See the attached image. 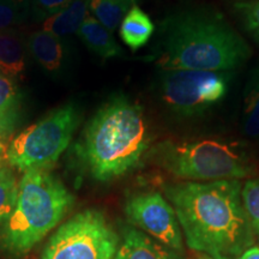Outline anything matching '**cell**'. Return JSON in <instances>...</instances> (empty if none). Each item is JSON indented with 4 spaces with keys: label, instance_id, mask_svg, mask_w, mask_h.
<instances>
[{
    "label": "cell",
    "instance_id": "cell-1",
    "mask_svg": "<svg viewBox=\"0 0 259 259\" xmlns=\"http://www.w3.org/2000/svg\"><path fill=\"white\" fill-rule=\"evenodd\" d=\"M240 180L171 184L164 192L191 250L212 259H240L254 244Z\"/></svg>",
    "mask_w": 259,
    "mask_h": 259
},
{
    "label": "cell",
    "instance_id": "cell-2",
    "mask_svg": "<svg viewBox=\"0 0 259 259\" xmlns=\"http://www.w3.org/2000/svg\"><path fill=\"white\" fill-rule=\"evenodd\" d=\"M157 65L162 71L232 72L244 65L251 50L244 37L218 11L184 9L162 22Z\"/></svg>",
    "mask_w": 259,
    "mask_h": 259
},
{
    "label": "cell",
    "instance_id": "cell-3",
    "mask_svg": "<svg viewBox=\"0 0 259 259\" xmlns=\"http://www.w3.org/2000/svg\"><path fill=\"white\" fill-rule=\"evenodd\" d=\"M149 130L142 107L115 95L90 119L79 155L95 180L111 181L138 166L149 148Z\"/></svg>",
    "mask_w": 259,
    "mask_h": 259
},
{
    "label": "cell",
    "instance_id": "cell-4",
    "mask_svg": "<svg viewBox=\"0 0 259 259\" xmlns=\"http://www.w3.org/2000/svg\"><path fill=\"white\" fill-rule=\"evenodd\" d=\"M73 196L47 169L25 171L11 216L3 227V245L10 253H28L59 225L73 204Z\"/></svg>",
    "mask_w": 259,
    "mask_h": 259
},
{
    "label": "cell",
    "instance_id": "cell-5",
    "mask_svg": "<svg viewBox=\"0 0 259 259\" xmlns=\"http://www.w3.org/2000/svg\"><path fill=\"white\" fill-rule=\"evenodd\" d=\"M155 161L180 179L193 183L239 180L252 171L247 153L222 139L164 141L153 151Z\"/></svg>",
    "mask_w": 259,
    "mask_h": 259
},
{
    "label": "cell",
    "instance_id": "cell-6",
    "mask_svg": "<svg viewBox=\"0 0 259 259\" xmlns=\"http://www.w3.org/2000/svg\"><path fill=\"white\" fill-rule=\"evenodd\" d=\"M79 121L80 112L74 103L54 109L14 138L6 149V161L24 173L30 169H47L69 147Z\"/></svg>",
    "mask_w": 259,
    "mask_h": 259
},
{
    "label": "cell",
    "instance_id": "cell-7",
    "mask_svg": "<svg viewBox=\"0 0 259 259\" xmlns=\"http://www.w3.org/2000/svg\"><path fill=\"white\" fill-rule=\"evenodd\" d=\"M231 73L193 70L162 71L158 82L162 105L176 118L202 116L228 94Z\"/></svg>",
    "mask_w": 259,
    "mask_h": 259
},
{
    "label": "cell",
    "instance_id": "cell-8",
    "mask_svg": "<svg viewBox=\"0 0 259 259\" xmlns=\"http://www.w3.org/2000/svg\"><path fill=\"white\" fill-rule=\"evenodd\" d=\"M119 236L95 209L80 211L61 225L45 246L42 259H114Z\"/></svg>",
    "mask_w": 259,
    "mask_h": 259
},
{
    "label": "cell",
    "instance_id": "cell-9",
    "mask_svg": "<svg viewBox=\"0 0 259 259\" xmlns=\"http://www.w3.org/2000/svg\"><path fill=\"white\" fill-rule=\"evenodd\" d=\"M128 221L168 248L183 250V235L177 213L158 192L136 193L125 204Z\"/></svg>",
    "mask_w": 259,
    "mask_h": 259
},
{
    "label": "cell",
    "instance_id": "cell-10",
    "mask_svg": "<svg viewBox=\"0 0 259 259\" xmlns=\"http://www.w3.org/2000/svg\"><path fill=\"white\" fill-rule=\"evenodd\" d=\"M27 46L35 61L46 72L56 76L63 72L67 58L64 38L41 29L29 35Z\"/></svg>",
    "mask_w": 259,
    "mask_h": 259
},
{
    "label": "cell",
    "instance_id": "cell-11",
    "mask_svg": "<svg viewBox=\"0 0 259 259\" xmlns=\"http://www.w3.org/2000/svg\"><path fill=\"white\" fill-rule=\"evenodd\" d=\"M77 35L94 54L103 60L124 56V51L116 44L112 31L100 23L93 15L87 16Z\"/></svg>",
    "mask_w": 259,
    "mask_h": 259
},
{
    "label": "cell",
    "instance_id": "cell-12",
    "mask_svg": "<svg viewBox=\"0 0 259 259\" xmlns=\"http://www.w3.org/2000/svg\"><path fill=\"white\" fill-rule=\"evenodd\" d=\"M114 259H176V257L143 232L127 228Z\"/></svg>",
    "mask_w": 259,
    "mask_h": 259
},
{
    "label": "cell",
    "instance_id": "cell-13",
    "mask_svg": "<svg viewBox=\"0 0 259 259\" xmlns=\"http://www.w3.org/2000/svg\"><path fill=\"white\" fill-rule=\"evenodd\" d=\"M25 44L16 28L0 30V74L16 79L25 69Z\"/></svg>",
    "mask_w": 259,
    "mask_h": 259
},
{
    "label": "cell",
    "instance_id": "cell-14",
    "mask_svg": "<svg viewBox=\"0 0 259 259\" xmlns=\"http://www.w3.org/2000/svg\"><path fill=\"white\" fill-rule=\"evenodd\" d=\"M22 95L12 79L0 74V141L10 137L19 124Z\"/></svg>",
    "mask_w": 259,
    "mask_h": 259
},
{
    "label": "cell",
    "instance_id": "cell-15",
    "mask_svg": "<svg viewBox=\"0 0 259 259\" xmlns=\"http://www.w3.org/2000/svg\"><path fill=\"white\" fill-rule=\"evenodd\" d=\"M88 15L89 0H72L66 8L45 19L42 29L64 38L77 34Z\"/></svg>",
    "mask_w": 259,
    "mask_h": 259
},
{
    "label": "cell",
    "instance_id": "cell-16",
    "mask_svg": "<svg viewBox=\"0 0 259 259\" xmlns=\"http://www.w3.org/2000/svg\"><path fill=\"white\" fill-rule=\"evenodd\" d=\"M155 25L139 6L135 5L119 25V35L131 51H138L153 36Z\"/></svg>",
    "mask_w": 259,
    "mask_h": 259
},
{
    "label": "cell",
    "instance_id": "cell-17",
    "mask_svg": "<svg viewBox=\"0 0 259 259\" xmlns=\"http://www.w3.org/2000/svg\"><path fill=\"white\" fill-rule=\"evenodd\" d=\"M242 130L251 138L259 137V67L252 71L244 90Z\"/></svg>",
    "mask_w": 259,
    "mask_h": 259
},
{
    "label": "cell",
    "instance_id": "cell-18",
    "mask_svg": "<svg viewBox=\"0 0 259 259\" xmlns=\"http://www.w3.org/2000/svg\"><path fill=\"white\" fill-rule=\"evenodd\" d=\"M137 0H89L92 15L108 30L114 31Z\"/></svg>",
    "mask_w": 259,
    "mask_h": 259
},
{
    "label": "cell",
    "instance_id": "cell-19",
    "mask_svg": "<svg viewBox=\"0 0 259 259\" xmlns=\"http://www.w3.org/2000/svg\"><path fill=\"white\" fill-rule=\"evenodd\" d=\"M18 181L11 168L0 164V226L4 227L14 211L18 194Z\"/></svg>",
    "mask_w": 259,
    "mask_h": 259
},
{
    "label": "cell",
    "instance_id": "cell-20",
    "mask_svg": "<svg viewBox=\"0 0 259 259\" xmlns=\"http://www.w3.org/2000/svg\"><path fill=\"white\" fill-rule=\"evenodd\" d=\"M30 16V0H0V30L23 24Z\"/></svg>",
    "mask_w": 259,
    "mask_h": 259
},
{
    "label": "cell",
    "instance_id": "cell-21",
    "mask_svg": "<svg viewBox=\"0 0 259 259\" xmlns=\"http://www.w3.org/2000/svg\"><path fill=\"white\" fill-rule=\"evenodd\" d=\"M235 14L248 35L259 45V0H241L234 4Z\"/></svg>",
    "mask_w": 259,
    "mask_h": 259
},
{
    "label": "cell",
    "instance_id": "cell-22",
    "mask_svg": "<svg viewBox=\"0 0 259 259\" xmlns=\"http://www.w3.org/2000/svg\"><path fill=\"white\" fill-rule=\"evenodd\" d=\"M241 198L254 234L259 236V178L246 181L241 190Z\"/></svg>",
    "mask_w": 259,
    "mask_h": 259
},
{
    "label": "cell",
    "instance_id": "cell-23",
    "mask_svg": "<svg viewBox=\"0 0 259 259\" xmlns=\"http://www.w3.org/2000/svg\"><path fill=\"white\" fill-rule=\"evenodd\" d=\"M72 0H30L31 16L37 21H45L66 8Z\"/></svg>",
    "mask_w": 259,
    "mask_h": 259
},
{
    "label": "cell",
    "instance_id": "cell-24",
    "mask_svg": "<svg viewBox=\"0 0 259 259\" xmlns=\"http://www.w3.org/2000/svg\"><path fill=\"white\" fill-rule=\"evenodd\" d=\"M240 259H259V247H250L242 253Z\"/></svg>",
    "mask_w": 259,
    "mask_h": 259
},
{
    "label": "cell",
    "instance_id": "cell-25",
    "mask_svg": "<svg viewBox=\"0 0 259 259\" xmlns=\"http://www.w3.org/2000/svg\"><path fill=\"white\" fill-rule=\"evenodd\" d=\"M5 147L4 144H3V141H0V160H3V156L5 155Z\"/></svg>",
    "mask_w": 259,
    "mask_h": 259
},
{
    "label": "cell",
    "instance_id": "cell-26",
    "mask_svg": "<svg viewBox=\"0 0 259 259\" xmlns=\"http://www.w3.org/2000/svg\"><path fill=\"white\" fill-rule=\"evenodd\" d=\"M202 259H209V258H202Z\"/></svg>",
    "mask_w": 259,
    "mask_h": 259
},
{
    "label": "cell",
    "instance_id": "cell-27",
    "mask_svg": "<svg viewBox=\"0 0 259 259\" xmlns=\"http://www.w3.org/2000/svg\"><path fill=\"white\" fill-rule=\"evenodd\" d=\"M0 163H2V160H0Z\"/></svg>",
    "mask_w": 259,
    "mask_h": 259
}]
</instances>
